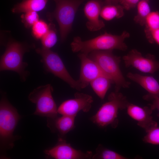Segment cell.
Listing matches in <instances>:
<instances>
[{"label":"cell","mask_w":159,"mask_h":159,"mask_svg":"<svg viewBox=\"0 0 159 159\" xmlns=\"http://www.w3.org/2000/svg\"><path fill=\"white\" fill-rule=\"evenodd\" d=\"M129 37V33L126 31L120 35H113L105 32L94 38L86 41L82 40L80 37H75L70 45L73 52H80L87 55L96 50L117 49L124 51L127 48L125 40Z\"/></svg>","instance_id":"cell-1"},{"label":"cell","mask_w":159,"mask_h":159,"mask_svg":"<svg viewBox=\"0 0 159 159\" xmlns=\"http://www.w3.org/2000/svg\"><path fill=\"white\" fill-rule=\"evenodd\" d=\"M112 51H94L88 55L97 64L103 73L115 84V91L119 92L121 88L129 87L130 83L125 79L120 69V57L114 55Z\"/></svg>","instance_id":"cell-2"},{"label":"cell","mask_w":159,"mask_h":159,"mask_svg":"<svg viewBox=\"0 0 159 159\" xmlns=\"http://www.w3.org/2000/svg\"><path fill=\"white\" fill-rule=\"evenodd\" d=\"M108 100L91 118V120L101 127L110 125L115 128L118 123V111L126 108L129 102L122 93L115 91L109 94Z\"/></svg>","instance_id":"cell-3"},{"label":"cell","mask_w":159,"mask_h":159,"mask_svg":"<svg viewBox=\"0 0 159 159\" xmlns=\"http://www.w3.org/2000/svg\"><path fill=\"white\" fill-rule=\"evenodd\" d=\"M20 118L16 109L5 98L0 103V141L1 148H12L16 139L13 133Z\"/></svg>","instance_id":"cell-4"},{"label":"cell","mask_w":159,"mask_h":159,"mask_svg":"<svg viewBox=\"0 0 159 159\" xmlns=\"http://www.w3.org/2000/svg\"><path fill=\"white\" fill-rule=\"evenodd\" d=\"M85 0H54L56 8L49 15L59 24L61 41H64L71 30L77 9Z\"/></svg>","instance_id":"cell-5"},{"label":"cell","mask_w":159,"mask_h":159,"mask_svg":"<svg viewBox=\"0 0 159 159\" xmlns=\"http://www.w3.org/2000/svg\"><path fill=\"white\" fill-rule=\"evenodd\" d=\"M26 48L22 44L11 41L7 44L6 50L0 59V70H10L17 73L22 81H24L28 72L25 69L27 65L23 61Z\"/></svg>","instance_id":"cell-6"},{"label":"cell","mask_w":159,"mask_h":159,"mask_svg":"<svg viewBox=\"0 0 159 159\" xmlns=\"http://www.w3.org/2000/svg\"><path fill=\"white\" fill-rule=\"evenodd\" d=\"M53 91L48 84L39 86L30 93L28 99L36 105L34 115L50 118L57 116V108L52 95Z\"/></svg>","instance_id":"cell-7"},{"label":"cell","mask_w":159,"mask_h":159,"mask_svg":"<svg viewBox=\"0 0 159 159\" xmlns=\"http://www.w3.org/2000/svg\"><path fill=\"white\" fill-rule=\"evenodd\" d=\"M36 52L41 56L46 70L77 90L82 89L78 80L74 79L67 69L62 60L57 53L43 47L37 49Z\"/></svg>","instance_id":"cell-8"},{"label":"cell","mask_w":159,"mask_h":159,"mask_svg":"<svg viewBox=\"0 0 159 159\" xmlns=\"http://www.w3.org/2000/svg\"><path fill=\"white\" fill-rule=\"evenodd\" d=\"M122 59L126 67H132L144 73L153 74L159 69V62L154 55L148 54L144 57L136 49L130 51Z\"/></svg>","instance_id":"cell-9"},{"label":"cell","mask_w":159,"mask_h":159,"mask_svg":"<svg viewBox=\"0 0 159 159\" xmlns=\"http://www.w3.org/2000/svg\"><path fill=\"white\" fill-rule=\"evenodd\" d=\"M93 102L92 97L88 94L76 92L74 98L65 100L57 108V112L62 115L75 117L80 111L88 112Z\"/></svg>","instance_id":"cell-10"},{"label":"cell","mask_w":159,"mask_h":159,"mask_svg":"<svg viewBox=\"0 0 159 159\" xmlns=\"http://www.w3.org/2000/svg\"><path fill=\"white\" fill-rule=\"evenodd\" d=\"M48 156L56 159H90L92 156V152H83L73 148L66 141L59 137L57 144L53 148L44 150Z\"/></svg>","instance_id":"cell-11"},{"label":"cell","mask_w":159,"mask_h":159,"mask_svg":"<svg viewBox=\"0 0 159 159\" xmlns=\"http://www.w3.org/2000/svg\"><path fill=\"white\" fill-rule=\"evenodd\" d=\"M78 57L81 62L80 73L78 80L82 89L87 87L96 78L105 75L97 64L88 55L80 53L78 54Z\"/></svg>","instance_id":"cell-12"},{"label":"cell","mask_w":159,"mask_h":159,"mask_svg":"<svg viewBox=\"0 0 159 159\" xmlns=\"http://www.w3.org/2000/svg\"><path fill=\"white\" fill-rule=\"evenodd\" d=\"M126 109L128 115L136 121L137 125L145 131L158 125L157 122L153 120L151 114L153 110L150 107H141L129 103Z\"/></svg>","instance_id":"cell-13"},{"label":"cell","mask_w":159,"mask_h":159,"mask_svg":"<svg viewBox=\"0 0 159 159\" xmlns=\"http://www.w3.org/2000/svg\"><path fill=\"white\" fill-rule=\"evenodd\" d=\"M104 4V3L100 0H89L85 5L84 11L87 19L86 26L91 31H98L105 26L104 22L99 18Z\"/></svg>","instance_id":"cell-14"},{"label":"cell","mask_w":159,"mask_h":159,"mask_svg":"<svg viewBox=\"0 0 159 159\" xmlns=\"http://www.w3.org/2000/svg\"><path fill=\"white\" fill-rule=\"evenodd\" d=\"M127 77L140 85L148 92V95L159 97V84L153 76L129 72Z\"/></svg>","instance_id":"cell-15"},{"label":"cell","mask_w":159,"mask_h":159,"mask_svg":"<svg viewBox=\"0 0 159 159\" xmlns=\"http://www.w3.org/2000/svg\"><path fill=\"white\" fill-rule=\"evenodd\" d=\"M75 117L62 115L52 118H48V126L54 131L57 132L60 136H64L74 127Z\"/></svg>","instance_id":"cell-16"},{"label":"cell","mask_w":159,"mask_h":159,"mask_svg":"<svg viewBox=\"0 0 159 159\" xmlns=\"http://www.w3.org/2000/svg\"><path fill=\"white\" fill-rule=\"evenodd\" d=\"M48 1V0H23L14 6L12 11L14 13L40 11L45 8Z\"/></svg>","instance_id":"cell-17"},{"label":"cell","mask_w":159,"mask_h":159,"mask_svg":"<svg viewBox=\"0 0 159 159\" xmlns=\"http://www.w3.org/2000/svg\"><path fill=\"white\" fill-rule=\"evenodd\" d=\"M112 81L105 75H102L95 78L90 83L95 93L101 99H103Z\"/></svg>","instance_id":"cell-18"},{"label":"cell","mask_w":159,"mask_h":159,"mask_svg":"<svg viewBox=\"0 0 159 159\" xmlns=\"http://www.w3.org/2000/svg\"><path fill=\"white\" fill-rule=\"evenodd\" d=\"M124 8L120 4H105L102 6L100 16L107 21L111 20L115 18H119L124 15Z\"/></svg>","instance_id":"cell-19"},{"label":"cell","mask_w":159,"mask_h":159,"mask_svg":"<svg viewBox=\"0 0 159 159\" xmlns=\"http://www.w3.org/2000/svg\"><path fill=\"white\" fill-rule=\"evenodd\" d=\"M148 2L146 0H140L137 5V13L134 20L142 26L145 25L146 18L151 12Z\"/></svg>","instance_id":"cell-20"},{"label":"cell","mask_w":159,"mask_h":159,"mask_svg":"<svg viewBox=\"0 0 159 159\" xmlns=\"http://www.w3.org/2000/svg\"><path fill=\"white\" fill-rule=\"evenodd\" d=\"M92 159H127L125 157L113 150L105 148L99 145L96 150V153L92 155Z\"/></svg>","instance_id":"cell-21"},{"label":"cell","mask_w":159,"mask_h":159,"mask_svg":"<svg viewBox=\"0 0 159 159\" xmlns=\"http://www.w3.org/2000/svg\"><path fill=\"white\" fill-rule=\"evenodd\" d=\"M48 32L41 39L42 47L50 49L56 44L57 41L56 32L53 27H51Z\"/></svg>","instance_id":"cell-22"},{"label":"cell","mask_w":159,"mask_h":159,"mask_svg":"<svg viewBox=\"0 0 159 159\" xmlns=\"http://www.w3.org/2000/svg\"><path fill=\"white\" fill-rule=\"evenodd\" d=\"M144 31H151L159 29V12H151L146 18Z\"/></svg>","instance_id":"cell-23"},{"label":"cell","mask_w":159,"mask_h":159,"mask_svg":"<svg viewBox=\"0 0 159 159\" xmlns=\"http://www.w3.org/2000/svg\"><path fill=\"white\" fill-rule=\"evenodd\" d=\"M50 25L42 20H39L32 26V34L37 39H41L49 31Z\"/></svg>","instance_id":"cell-24"},{"label":"cell","mask_w":159,"mask_h":159,"mask_svg":"<svg viewBox=\"0 0 159 159\" xmlns=\"http://www.w3.org/2000/svg\"><path fill=\"white\" fill-rule=\"evenodd\" d=\"M146 134L143 138L145 143L154 145H159V127L154 126L146 131Z\"/></svg>","instance_id":"cell-25"},{"label":"cell","mask_w":159,"mask_h":159,"mask_svg":"<svg viewBox=\"0 0 159 159\" xmlns=\"http://www.w3.org/2000/svg\"><path fill=\"white\" fill-rule=\"evenodd\" d=\"M23 22L27 27L32 26L39 20V16L35 11H29L24 13L21 16Z\"/></svg>","instance_id":"cell-26"},{"label":"cell","mask_w":159,"mask_h":159,"mask_svg":"<svg viewBox=\"0 0 159 159\" xmlns=\"http://www.w3.org/2000/svg\"><path fill=\"white\" fill-rule=\"evenodd\" d=\"M146 37L151 43H156L159 45V29L151 31L145 32Z\"/></svg>","instance_id":"cell-27"},{"label":"cell","mask_w":159,"mask_h":159,"mask_svg":"<svg viewBox=\"0 0 159 159\" xmlns=\"http://www.w3.org/2000/svg\"><path fill=\"white\" fill-rule=\"evenodd\" d=\"M144 99L152 101V103L149 104L150 107L153 110L157 109L158 111V116L159 117V97L150 95L148 94L143 97Z\"/></svg>","instance_id":"cell-28"},{"label":"cell","mask_w":159,"mask_h":159,"mask_svg":"<svg viewBox=\"0 0 159 159\" xmlns=\"http://www.w3.org/2000/svg\"><path fill=\"white\" fill-rule=\"evenodd\" d=\"M140 0H118V4L126 10H129L137 6Z\"/></svg>","instance_id":"cell-29"},{"label":"cell","mask_w":159,"mask_h":159,"mask_svg":"<svg viewBox=\"0 0 159 159\" xmlns=\"http://www.w3.org/2000/svg\"><path fill=\"white\" fill-rule=\"evenodd\" d=\"M118 0H105L104 2L105 4H118Z\"/></svg>","instance_id":"cell-30"},{"label":"cell","mask_w":159,"mask_h":159,"mask_svg":"<svg viewBox=\"0 0 159 159\" xmlns=\"http://www.w3.org/2000/svg\"><path fill=\"white\" fill-rule=\"evenodd\" d=\"M146 0L147 1H148V2H149V0Z\"/></svg>","instance_id":"cell-31"}]
</instances>
